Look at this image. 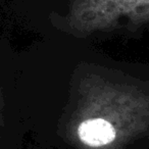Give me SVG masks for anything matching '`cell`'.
Listing matches in <instances>:
<instances>
[{
	"instance_id": "obj_1",
	"label": "cell",
	"mask_w": 149,
	"mask_h": 149,
	"mask_svg": "<svg viewBox=\"0 0 149 149\" xmlns=\"http://www.w3.org/2000/svg\"><path fill=\"white\" fill-rule=\"evenodd\" d=\"M78 134L80 139L90 146L108 144L116 138L113 127L102 118H94L83 122L78 129Z\"/></svg>"
}]
</instances>
